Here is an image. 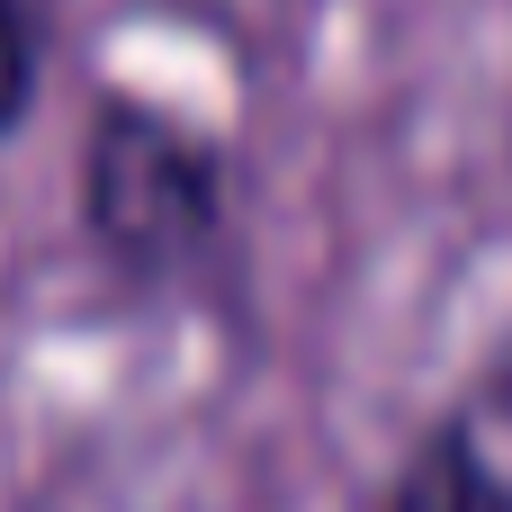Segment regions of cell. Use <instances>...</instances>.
<instances>
[{"mask_svg": "<svg viewBox=\"0 0 512 512\" xmlns=\"http://www.w3.org/2000/svg\"><path fill=\"white\" fill-rule=\"evenodd\" d=\"M72 234L126 306H180L234 261V153L144 90H99L72 162Z\"/></svg>", "mask_w": 512, "mask_h": 512, "instance_id": "obj_1", "label": "cell"}, {"mask_svg": "<svg viewBox=\"0 0 512 512\" xmlns=\"http://www.w3.org/2000/svg\"><path fill=\"white\" fill-rule=\"evenodd\" d=\"M378 512H512V459L486 432V405H450L432 432H414Z\"/></svg>", "mask_w": 512, "mask_h": 512, "instance_id": "obj_2", "label": "cell"}, {"mask_svg": "<svg viewBox=\"0 0 512 512\" xmlns=\"http://www.w3.org/2000/svg\"><path fill=\"white\" fill-rule=\"evenodd\" d=\"M54 36H63V0H0V144L36 117Z\"/></svg>", "mask_w": 512, "mask_h": 512, "instance_id": "obj_3", "label": "cell"}]
</instances>
